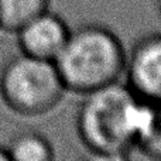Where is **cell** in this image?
Listing matches in <instances>:
<instances>
[{
  "mask_svg": "<svg viewBox=\"0 0 161 161\" xmlns=\"http://www.w3.org/2000/svg\"><path fill=\"white\" fill-rule=\"evenodd\" d=\"M83 96L76 113L83 147L100 158H125L134 151L150 102L120 82Z\"/></svg>",
  "mask_w": 161,
  "mask_h": 161,
  "instance_id": "obj_1",
  "label": "cell"
},
{
  "mask_svg": "<svg viewBox=\"0 0 161 161\" xmlns=\"http://www.w3.org/2000/svg\"><path fill=\"white\" fill-rule=\"evenodd\" d=\"M126 58L120 38L99 24H85L71 30L54 64L67 92L86 95L120 82Z\"/></svg>",
  "mask_w": 161,
  "mask_h": 161,
  "instance_id": "obj_2",
  "label": "cell"
},
{
  "mask_svg": "<svg viewBox=\"0 0 161 161\" xmlns=\"http://www.w3.org/2000/svg\"><path fill=\"white\" fill-rule=\"evenodd\" d=\"M65 89L53 61L20 54L0 72V96L8 109L21 116H41L64 97Z\"/></svg>",
  "mask_w": 161,
  "mask_h": 161,
  "instance_id": "obj_3",
  "label": "cell"
},
{
  "mask_svg": "<svg viewBox=\"0 0 161 161\" xmlns=\"http://www.w3.org/2000/svg\"><path fill=\"white\" fill-rule=\"evenodd\" d=\"M126 85L140 99L161 102V33L137 40L126 58Z\"/></svg>",
  "mask_w": 161,
  "mask_h": 161,
  "instance_id": "obj_4",
  "label": "cell"
},
{
  "mask_svg": "<svg viewBox=\"0 0 161 161\" xmlns=\"http://www.w3.org/2000/svg\"><path fill=\"white\" fill-rule=\"evenodd\" d=\"M71 30L62 17L45 10L17 31V42L23 54L53 61L58 57Z\"/></svg>",
  "mask_w": 161,
  "mask_h": 161,
  "instance_id": "obj_5",
  "label": "cell"
},
{
  "mask_svg": "<svg viewBox=\"0 0 161 161\" xmlns=\"http://www.w3.org/2000/svg\"><path fill=\"white\" fill-rule=\"evenodd\" d=\"M6 151L8 161H50L54 158V147L50 140L33 130L17 133L8 142Z\"/></svg>",
  "mask_w": 161,
  "mask_h": 161,
  "instance_id": "obj_6",
  "label": "cell"
},
{
  "mask_svg": "<svg viewBox=\"0 0 161 161\" xmlns=\"http://www.w3.org/2000/svg\"><path fill=\"white\" fill-rule=\"evenodd\" d=\"M48 6L50 0H0V28L17 33Z\"/></svg>",
  "mask_w": 161,
  "mask_h": 161,
  "instance_id": "obj_7",
  "label": "cell"
},
{
  "mask_svg": "<svg viewBox=\"0 0 161 161\" xmlns=\"http://www.w3.org/2000/svg\"><path fill=\"white\" fill-rule=\"evenodd\" d=\"M0 161H8V157H7V151H6V147H2V146H0Z\"/></svg>",
  "mask_w": 161,
  "mask_h": 161,
  "instance_id": "obj_8",
  "label": "cell"
},
{
  "mask_svg": "<svg viewBox=\"0 0 161 161\" xmlns=\"http://www.w3.org/2000/svg\"><path fill=\"white\" fill-rule=\"evenodd\" d=\"M158 10H160V17H161V0H160V4H158Z\"/></svg>",
  "mask_w": 161,
  "mask_h": 161,
  "instance_id": "obj_9",
  "label": "cell"
},
{
  "mask_svg": "<svg viewBox=\"0 0 161 161\" xmlns=\"http://www.w3.org/2000/svg\"><path fill=\"white\" fill-rule=\"evenodd\" d=\"M157 105H158V108H160V110H161V102H158Z\"/></svg>",
  "mask_w": 161,
  "mask_h": 161,
  "instance_id": "obj_10",
  "label": "cell"
}]
</instances>
